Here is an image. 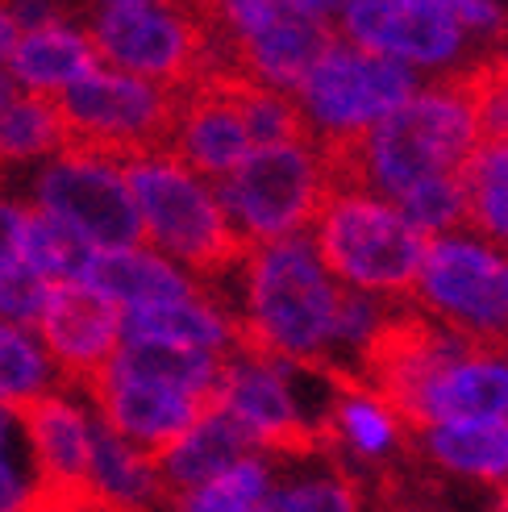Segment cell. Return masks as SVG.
<instances>
[{
  "instance_id": "d6a6232c",
  "label": "cell",
  "mask_w": 508,
  "mask_h": 512,
  "mask_svg": "<svg viewBox=\"0 0 508 512\" xmlns=\"http://www.w3.org/2000/svg\"><path fill=\"white\" fill-rule=\"evenodd\" d=\"M46 292H50V284L38 271L25 267V263L5 267V271H0V321L34 329L42 304H46Z\"/></svg>"
},
{
  "instance_id": "7c38bea8",
  "label": "cell",
  "mask_w": 508,
  "mask_h": 512,
  "mask_svg": "<svg viewBox=\"0 0 508 512\" xmlns=\"http://www.w3.org/2000/svg\"><path fill=\"white\" fill-rule=\"evenodd\" d=\"M396 417L404 433L442 421L508 425V346H475L454 338V346L396 404Z\"/></svg>"
},
{
  "instance_id": "52a82bcc",
  "label": "cell",
  "mask_w": 508,
  "mask_h": 512,
  "mask_svg": "<svg viewBox=\"0 0 508 512\" xmlns=\"http://www.w3.org/2000/svg\"><path fill=\"white\" fill-rule=\"evenodd\" d=\"M417 88L421 84L413 67L338 38L296 84L292 100L313 146L321 155H334V150L359 142L392 109H400Z\"/></svg>"
},
{
  "instance_id": "74e56055",
  "label": "cell",
  "mask_w": 508,
  "mask_h": 512,
  "mask_svg": "<svg viewBox=\"0 0 508 512\" xmlns=\"http://www.w3.org/2000/svg\"><path fill=\"white\" fill-rule=\"evenodd\" d=\"M288 5H296V9H304V13H313V17H334V13H342L350 0H288Z\"/></svg>"
},
{
  "instance_id": "ab89813d",
  "label": "cell",
  "mask_w": 508,
  "mask_h": 512,
  "mask_svg": "<svg viewBox=\"0 0 508 512\" xmlns=\"http://www.w3.org/2000/svg\"><path fill=\"white\" fill-rule=\"evenodd\" d=\"M500 512H508V492H504V496H500Z\"/></svg>"
},
{
  "instance_id": "6da1fadb",
  "label": "cell",
  "mask_w": 508,
  "mask_h": 512,
  "mask_svg": "<svg viewBox=\"0 0 508 512\" xmlns=\"http://www.w3.org/2000/svg\"><path fill=\"white\" fill-rule=\"evenodd\" d=\"M338 300L342 284L317 259L309 234L250 246L230 296L238 346L288 363L325 367L334 346Z\"/></svg>"
},
{
  "instance_id": "4dcf8cb0",
  "label": "cell",
  "mask_w": 508,
  "mask_h": 512,
  "mask_svg": "<svg viewBox=\"0 0 508 512\" xmlns=\"http://www.w3.org/2000/svg\"><path fill=\"white\" fill-rule=\"evenodd\" d=\"M454 75L471 100L479 142H508V55H484Z\"/></svg>"
},
{
  "instance_id": "5b68a950",
  "label": "cell",
  "mask_w": 508,
  "mask_h": 512,
  "mask_svg": "<svg viewBox=\"0 0 508 512\" xmlns=\"http://www.w3.org/2000/svg\"><path fill=\"white\" fill-rule=\"evenodd\" d=\"M180 92L184 88H163L100 63L84 80L50 96L63 121V150H84L113 163L167 150Z\"/></svg>"
},
{
  "instance_id": "9c48e42d",
  "label": "cell",
  "mask_w": 508,
  "mask_h": 512,
  "mask_svg": "<svg viewBox=\"0 0 508 512\" xmlns=\"http://www.w3.org/2000/svg\"><path fill=\"white\" fill-rule=\"evenodd\" d=\"M84 34L105 67L163 88H192L209 75H221L217 50L188 5L92 13Z\"/></svg>"
},
{
  "instance_id": "7a4b0ae2",
  "label": "cell",
  "mask_w": 508,
  "mask_h": 512,
  "mask_svg": "<svg viewBox=\"0 0 508 512\" xmlns=\"http://www.w3.org/2000/svg\"><path fill=\"white\" fill-rule=\"evenodd\" d=\"M479 146L471 100L459 84V75L417 88L400 109L350 142L346 150L321 155L329 171V188H359L379 200L404 196L421 179L454 175L471 150Z\"/></svg>"
},
{
  "instance_id": "ac0fdd59",
  "label": "cell",
  "mask_w": 508,
  "mask_h": 512,
  "mask_svg": "<svg viewBox=\"0 0 508 512\" xmlns=\"http://www.w3.org/2000/svg\"><path fill=\"white\" fill-rule=\"evenodd\" d=\"M246 454H254V442L246 438V429L225 413L221 404L209 400V408L196 417V425L184 433L180 442H171L159 458H150V467H155L159 492L167 500L175 492H188V488H196V483L213 479L225 467H234Z\"/></svg>"
},
{
  "instance_id": "7402d4cb",
  "label": "cell",
  "mask_w": 508,
  "mask_h": 512,
  "mask_svg": "<svg viewBox=\"0 0 508 512\" xmlns=\"http://www.w3.org/2000/svg\"><path fill=\"white\" fill-rule=\"evenodd\" d=\"M300 471H288L271 479L267 496L254 512H363V492L329 450L313 454H292Z\"/></svg>"
},
{
  "instance_id": "603a6c76",
  "label": "cell",
  "mask_w": 508,
  "mask_h": 512,
  "mask_svg": "<svg viewBox=\"0 0 508 512\" xmlns=\"http://www.w3.org/2000/svg\"><path fill=\"white\" fill-rule=\"evenodd\" d=\"M425 458L454 475L508 483V425L488 421H442L413 433Z\"/></svg>"
},
{
  "instance_id": "4316f807",
  "label": "cell",
  "mask_w": 508,
  "mask_h": 512,
  "mask_svg": "<svg viewBox=\"0 0 508 512\" xmlns=\"http://www.w3.org/2000/svg\"><path fill=\"white\" fill-rule=\"evenodd\" d=\"M400 429H404L400 417L384 400H379L371 388H363L359 379L342 375L334 413H329V450L346 446L371 463V458H384L400 442Z\"/></svg>"
},
{
  "instance_id": "30bf717a",
  "label": "cell",
  "mask_w": 508,
  "mask_h": 512,
  "mask_svg": "<svg viewBox=\"0 0 508 512\" xmlns=\"http://www.w3.org/2000/svg\"><path fill=\"white\" fill-rule=\"evenodd\" d=\"M30 204L71 225L96 250L146 242L125 171L113 159L84 155V150H59L42 159L38 175L30 179Z\"/></svg>"
},
{
  "instance_id": "83f0119b",
  "label": "cell",
  "mask_w": 508,
  "mask_h": 512,
  "mask_svg": "<svg viewBox=\"0 0 508 512\" xmlns=\"http://www.w3.org/2000/svg\"><path fill=\"white\" fill-rule=\"evenodd\" d=\"M275 479V458L254 450L246 458H238L234 467L217 471L213 479L196 483L188 492H175L167 496V512H254L259 500L267 496Z\"/></svg>"
},
{
  "instance_id": "8d00e7d4",
  "label": "cell",
  "mask_w": 508,
  "mask_h": 512,
  "mask_svg": "<svg viewBox=\"0 0 508 512\" xmlns=\"http://www.w3.org/2000/svg\"><path fill=\"white\" fill-rule=\"evenodd\" d=\"M92 13H109V9H142V5H188V0H88Z\"/></svg>"
},
{
  "instance_id": "3957f363",
  "label": "cell",
  "mask_w": 508,
  "mask_h": 512,
  "mask_svg": "<svg viewBox=\"0 0 508 512\" xmlns=\"http://www.w3.org/2000/svg\"><path fill=\"white\" fill-rule=\"evenodd\" d=\"M121 171L138 204L142 238L150 242V250L184 267L217 300L225 279H238L250 246L234 234L213 184L167 150L125 159Z\"/></svg>"
},
{
  "instance_id": "e575fe53",
  "label": "cell",
  "mask_w": 508,
  "mask_h": 512,
  "mask_svg": "<svg viewBox=\"0 0 508 512\" xmlns=\"http://www.w3.org/2000/svg\"><path fill=\"white\" fill-rule=\"evenodd\" d=\"M21 200H0V271L21 263L17 259V229H21Z\"/></svg>"
},
{
  "instance_id": "1f68e13d",
  "label": "cell",
  "mask_w": 508,
  "mask_h": 512,
  "mask_svg": "<svg viewBox=\"0 0 508 512\" xmlns=\"http://www.w3.org/2000/svg\"><path fill=\"white\" fill-rule=\"evenodd\" d=\"M396 213L409 221L417 234L425 238H438V234H450V229H463V179L459 171L454 175H434V179H421V184H413L404 196L392 200Z\"/></svg>"
},
{
  "instance_id": "ffe728a7",
  "label": "cell",
  "mask_w": 508,
  "mask_h": 512,
  "mask_svg": "<svg viewBox=\"0 0 508 512\" xmlns=\"http://www.w3.org/2000/svg\"><path fill=\"white\" fill-rule=\"evenodd\" d=\"M100 67L96 50L84 30H75L71 21H50L38 30H21L13 55H9V75L21 84V92H42L55 96L67 84L84 80V75Z\"/></svg>"
},
{
  "instance_id": "484cf974",
  "label": "cell",
  "mask_w": 508,
  "mask_h": 512,
  "mask_svg": "<svg viewBox=\"0 0 508 512\" xmlns=\"http://www.w3.org/2000/svg\"><path fill=\"white\" fill-rule=\"evenodd\" d=\"M463 179V225L484 242L508 250V142H479L459 167Z\"/></svg>"
},
{
  "instance_id": "f546056e",
  "label": "cell",
  "mask_w": 508,
  "mask_h": 512,
  "mask_svg": "<svg viewBox=\"0 0 508 512\" xmlns=\"http://www.w3.org/2000/svg\"><path fill=\"white\" fill-rule=\"evenodd\" d=\"M55 388H63V383L42 342L34 338V329L0 321V404H25Z\"/></svg>"
},
{
  "instance_id": "9a60e30c",
  "label": "cell",
  "mask_w": 508,
  "mask_h": 512,
  "mask_svg": "<svg viewBox=\"0 0 508 512\" xmlns=\"http://www.w3.org/2000/svg\"><path fill=\"white\" fill-rule=\"evenodd\" d=\"M254 150L246 117L234 96V75H209L180 92V109L167 138V155H175L184 167H192L200 179L230 175Z\"/></svg>"
},
{
  "instance_id": "e0dca14e",
  "label": "cell",
  "mask_w": 508,
  "mask_h": 512,
  "mask_svg": "<svg viewBox=\"0 0 508 512\" xmlns=\"http://www.w3.org/2000/svg\"><path fill=\"white\" fill-rule=\"evenodd\" d=\"M80 284L113 300L121 313L150 309V304H167V300H188V296H209L196 279L163 259L150 246H121V250H96L92 263L84 271Z\"/></svg>"
},
{
  "instance_id": "836d02e7",
  "label": "cell",
  "mask_w": 508,
  "mask_h": 512,
  "mask_svg": "<svg viewBox=\"0 0 508 512\" xmlns=\"http://www.w3.org/2000/svg\"><path fill=\"white\" fill-rule=\"evenodd\" d=\"M459 21L467 25L471 38H504L508 34V9L496 0H450Z\"/></svg>"
},
{
  "instance_id": "44dd1931",
  "label": "cell",
  "mask_w": 508,
  "mask_h": 512,
  "mask_svg": "<svg viewBox=\"0 0 508 512\" xmlns=\"http://www.w3.org/2000/svg\"><path fill=\"white\" fill-rule=\"evenodd\" d=\"M92 500L109 512H155L163 504L155 467L142 450L121 442L109 425L92 421V467H88Z\"/></svg>"
},
{
  "instance_id": "2e32d148",
  "label": "cell",
  "mask_w": 508,
  "mask_h": 512,
  "mask_svg": "<svg viewBox=\"0 0 508 512\" xmlns=\"http://www.w3.org/2000/svg\"><path fill=\"white\" fill-rule=\"evenodd\" d=\"M25 429L42 467V483L50 496L63 500H92L88 467H92V417L80 400H71L67 388L34 396L21 404Z\"/></svg>"
},
{
  "instance_id": "5bb4252c",
  "label": "cell",
  "mask_w": 508,
  "mask_h": 512,
  "mask_svg": "<svg viewBox=\"0 0 508 512\" xmlns=\"http://www.w3.org/2000/svg\"><path fill=\"white\" fill-rule=\"evenodd\" d=\"M34 338L63 388H88L121 346V309L88 284H50Z\"/></svg>"
},
{
  "instance_id": "ba28073f",
  "label": "cell",
  "mask_w": 508,
  "mask_h": 512,
  "mask_svg": "<svg viewBox=\"0 0 508 512\" xmlns=\"http://www.w3.org/2000/svg\"><path fill=\"white\" fill-rule=\"evenodd\" d=\"M409 304L475 346H508V250L471 229L429 238Z\"/></svg>"
},
{
  "instance_id": "277c9868",
  "label": "cell",
  "mask_w": 508,
  "mask_h": 512,
  "mask_svg": "<svg viewBox=\"0 0 508 512\" xmlns=\"http://www.w3.org/2000/svg\"><path fill=\"white\" fill-rule=\"evenodd\" d=\"M309 238L342 288L388 300H409L429 246V238L396 213L392 200L359 188H329Z\"/></svg>"
},
{
  "instance_id": "4fadbf2b",
  "label": "cell",
  "mask_w": 508,
  "mask_h": 512,
  "mask_svg": "<svg viewBox=\"0 0 508 512\" xmlns=\"http://www.w3.org/2000/svg\"><path fill=\"white\" fill-rule=\"evenodd\" d=\"M80 392L92 400L96 421L109 425L121 442H130L146 458H159L171 442H180L196 425V417L209 408V400L175 388V383L117 367H105Z\"/></svg>"
},
{
  "instance_id": "8fae6325",
  "label": "cell",
  "mask_w": 508,
  "mask_h": 512,
  "mask_svg": "<svg viewBox=\"0 0 508 512\" xmlns=\"http://www.w3.org/2000/svg\"><path fill=\"white\" fill-rule=\"evenodd\" d=\"M338 38L413 71H459L467 25L450 0H350L338 13Z\"/></svg>"
},
{
  "instance_id": "f1b7e54d",
  "label": "cell",
  "mask_w": 508,
  "mask_h": 512,
  "mask_svg": "<svg viewBox=\"0 0 508 512\" xmlns=\"http://www.w3.org/2000/svg\"><path fill=\"white\" fill-rule=\"evenodd\" d=\"M63 150V121L55 100L42 92H21L0 109V171L17 163H42Z\"/></svg>"
},
{
  "instance_id": "d590c367",
  "label": "cell",
  "mask_w": 508,
  "mask_h": 512,
  "mask_svg": "<svg viewBox=\"0 0 508 512\" xmlns=\"http://www.w3.org/2000/svg\"><path fill=\"white\" fill-rule=\"evenodd\" d=\"M17 38H21V25L9 13V0H0V67H9V55H13Z\"/></svg>"
},
{
  "instance_id": "8992f818",
  "label": "cell",
  "mask_w": 508,
  "mask_h": 512,
  "mask_svg": "<svg viewBox=\"0 0 508 512\" xmlns=\"http://www.w3.org/2000/svg\"><path fill=\"white\" fill-rule=\"evenodd\" d=\"M213 192L246 246L309 234L329 192V171L313 138L254 146L250 155L213 179Z\"/></svg>"
},
{
  "instance_id": "d6986e66",
  "label": "cell",
  "mask_w": 508,
  "mask_h": 512,
  "mask_svg": "<svg viewBox=\"0 0 508 512\" xmlns=\"http://www.w3.org/2000/svg\"><path fill=\"white\" fill-rule=\"evenodd\" d=\"M121 342H159L205 354H230L238 346V325L230 309H221L213 296H188L121 313Z\"/></svg>"
},
{
  "instance_id": "f35d334b",
  "label": "cell",
  "mask_w": 508,
  "mask_h": 512,
  "mask_svg": "<svg viewBox=\"0 0 508 512\" xmlns=\"http://www.w3.org/2000/svg\"><path fill=\"white\" fill-rule=\"evenodd\" d=\"M17 96H21V84L9 75V67H0V109H9Z\"/></svg>"
},
{
  "instance_id": "cb8c5ba5",
  "label": "cell",
  "mask_w": 508,
  "mask_h": 512,
  "mask_svg": "<svg viewBox=\"0 0 508 512\" xmlns=\"http://www.w3.org/2000/svg\"><path fill=\"white\" fill-rule=\"evenodd\" d=\"M88 504L46 492L21 404H0V512H80Z\"/></svg>"
},
{
  "instance_id": "d4e9b609",
  "label": "cell",
  "mask_w": 508,
  "mask_h": 512,
  "mask_svg": "<svg viewBox=\"0 0 508 512\" xmlns=\"http://www.w3.org/2000/svg\"><path fill=\"white\" fill-rule=\"evenodd\" d=\"M96 246L84 242L71 225L50 217L38 204L21 209V229H17V259L38 271L46 284H80Z\"/></svg>"
}]
</instances>
